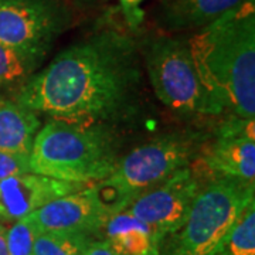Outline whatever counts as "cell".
I'll use <instances>...</instances> for the list:
<instances>
[{"mask_svg": "<svg viewBox=\"0 0 255 255\" xmlns=\"http://www.w3.org/2000/svg\"><path fill=\"white\" fill-rule=\"evenodd\" d=\"M95 184L53 200L28 217L37 233L98 236L110 217Z\"/></svg>", "mask_w": 255, "mask_h": 255, "instance_id": "obj_10", "label": "cell"}, {"mask_svg": "<svg viewBox=\"0 0 255 255\" xmlns=\"http://www.w3.org/2000/svg\"><path fill=\"white\" fill-rule=\"evenodd\" d=\"M92 236L70 233H37L34 255H84Z\"/></svg>", "mask_w": 255, "mask_h": 255, "instance_id": "obj_17", "label": "cell"}, {"mask_svg": "<svg viewBox=\"0 0 255 255\" xmlns=\"http://www.w3.org/2000/svg\"><path fill=\"white\" fill-rule=\"evenodd\" d=\"M146 73L157 100L183 117H217L226 111L207 91L186 40L157 36L143 48Z\"/></svg>", "mask_w": 255, "mask_h": 255, "instance_id": "obj_5", "label": "cell"}, {"mask_svg": "<svg viewBox=\"0 0 255 255\" xmlns=\"http://www.w3.org/2000/svg\"><path fill=\"white\" fill-rule=\"evenodd\" d=\"M255 200V183L236 179L207 182L174 234L169 255H213L247 206Z\"/></svg>", "mask_w": 255, "mask_h": 255, "instance_id": "obj_6", "label": "cell"}, {"mask_svg": "<svg viewBox=\"0 0 255 255\" xmlns=\"http://www.w3.org/2000/svg\"><path fill=\"white\" fill-rule=\"evenodd\" d=\"M213 255H255V200L244 209Z\"/></svg>", "mask_w": 255, "mask_h": 255, "instance_id": "obj_15", "label": "cell"}, {"mask_svg": "<svg viewBox=\"0 0 255 255\" xmlns=\"http://www.w3.org/2000/svg\"><path fill=\"white\" fill-rule=\"evenodd\" d=\"M70 23L64 0H0V43L40 64Z\"/></svg>", "mask_w": 255, "mask_h": 255, "instance_id": "obj_7", "label": "cell"}, {"mask_svg": "<svg viewBox=\"0 0 255 255\" xmlns=\"http://www.w3.org/2000/svg\"><path fill=\"white\" fill-rule=\"evenodd\" d=\"M100 234L119 255H159L153 231L125 210L110 216Z\"/></svg>", "mask_w": 255, "mask_h": 255, "instance_id": "obj_13", "label": "cell"}, {"mask_svg": "<svg viewBox=\"0 0 255 255\" xmlns=\"http://www.w3.org/2000/svg\"><path fill=\"white\" fill-rule=\"evenodd\" d=\"M203 186V180L189 166L137 196L125 211L149 226L162 244L164 238L172 237L182 228Z\"/></svg>", "mask_w": 255, "mask_h": 255, "instance_id": "obj_9", "label": "cell"}, {"mask_svg": "<svg viewBox=\"0 0 255 255\" xmlns=\"http://www.w3.org/2000/svg\"><path fill=\"white\" fill-rule=\"evenodd\" d=\"M114 129L50 119L37 132L30 150V170L64 182L95 184L119 163Z\"/></svg>", "mask_w": 255, "mask_h": 255, "instance_id": "obj_3", "label": "cell"}, {"mask_svg": "<svg viewBox=\"0 0 255 255\" xmlns=\"http://www.w3.org/2000/svg\"><path fill=\"white\" fill-rule=\"evenodd\" d=\"M37 230L30 217L11 223L6 233L9 255H34Z\"/></svg>", "mask_w": 255, "mask_h": 255, "instance_id": "obj_18", "label": "cell"}, {"mask_svg": "<svg viewBox=\"0 0 255 255\" xmlns=\"http://www.w3.org/2000/svg\"><path fill=\"white\" fill-rule=\"evenodd\" d=\"M210 135L183 129L155 137L119 159L114 173L95 183L110 214L125 210L142 193L196 162Z\"/></svg>", "mask_w": 255, "mask_h": 255, "instance_id": "obj_4", "label": "cell"}, {"mask_svg": "<svg viewBox=\"0 0 255 255\" xmlns=\"http://www.w3.org/2000/svg\"><path fill=\"white\" fill-rule=\"evenodd\" d=\"M84 255H119L118 253L114 251V248L105 241V240H94L91 244L88 246L87 251Z\"/></svg>", "mask_w": 255, "mask_h": 255, "instance_id": "obj_20", "label": "cell"}, {"mask_svg": "<svg viewBox=\"0 0 255 255\" xmlns=\"http://www.w3.org/2000/svg\"><path fill=\"white\" fill-rule=\"evenodd\" d=\"M251 0H163L160 21L173 31L204 28Z\"/></svg>", "mask_w": 255, "mask_h": 255, "instance_id": "obj_12", "label": "cell"}, {"mask_svg": "<svg viewBox=\"0 0 255 255\" xmlns=\"http://www.w3.org/2000/svg\"><path fill=\"white\" fill-rule=\"evenodd\" d=\"M142 87L135 40L102 30L58 53L24 82L14 101L50 119L114 129L136 115Z\"/></svg>", "mask_w": 255, "mask_h": 255, "instance_id": "obj_1", "label": "cell"}, {"mask_svg": "<svg viewBox=\"0 0 255 255\" xmlns=\"http://www.w3.org/2000/svg\"><path fill=\"white\" fill-rule=\"evenodd\" d=\"M91 184L64 182L43 174H18L0 182V220L16 223L53 200L80 191Z\"/></svg>", "mask_w": 255, "mask_h": 255, "instance_id": "obj_11", "label": "cell"}, {"mask_svg": "<svg viewBox=\"0 0 255 255\" xmlns=\"http://www.w3.org/2000/svg\"><path fill=\"white\" fill-rule=\"evenodd\" d=\"M41 64L0 43V90L13 94L24 85Z\"/></svg>", "mask_w": 255, "mask_h": 255, "instance_id": "obj_16", "label": "cell"}, {"mask_svg": "<svg viewBox=\"0 0 255 255\" xmlns=\"http://www.w3.org/2000/svg\"><path fill=\"white\" fill-rule=\"evenodd\" d=\"M6 233H7V228L4 227V224L0 221V255H9V251H7V241H6Z\"/></svg>", "mask_w": 255, "mask_h": 255, "instance_id": "obj_22", "label": "cell"}, {"mask_svg": "<svg viewBox=\"0 0 255 255\" xmlns=\"http://www.w3.org/2000/svg\"><path fill=\"white\" fill-rule=\"evenodd\" d=\"M197 74L223 110L255 118V0L187 40Z\"/></svg>", "mask_w": 255, "mask_h": 255, "instance_id": "obj_2", "label": "cell"}, {"mask_svg": "<svg viewBox=\"0 0 255 255\" xmlns=\"http://www.w3.org/2000/svg\"><path fill=\"white\" fill-rule=\"evenodd\" d=\"M191 167L201 180L255 183V118L230 114L210 135Z\"/></svg>", "mask_w": 255, "mask_h": 255, "instance_id": "obj_8", "label": "cell"}, {"mask_svg": "<svg viewBox=\"0 0 255 255\" xmlns=\"http://www.w3.org/2000/svg\"><path fill=\"white\" fill-rule=\"evenodd\" d=\"M118 1L121 3L124 11L127 13L130 23H135L137 18V9H139L140 3L145 1V0H118Z\"/></svg>", "mask_w": 255, "mask_h": 255, "instance_id": "obj_21", "label": "cell"}, {"mask_svg": "<svg viewBox=\"0 0 255 255\" xmlns=\"http://www.w3.org/2000/svg\"><path fill=\"white\" fill-rule=\"evenodd\" d=\"M40 128L37 114L0 95V150L30 153Z\"/></svg>", "mask_w": 255, "mask_h": 255, "instance_id": "obj_14", "label": "cell"}, {"mask_svg": "<svg viewBox=\"0 0 255 255\" xmlns=\"http://www.w3.org/2000/svg\"><path fill=\"white\" fill-rule=\"evenodd\" d=\"M30 172V153L0 150V182Z\"/></svg>", "mask_w": 255, "mask_h": 255, "instance_id": "obj_19", "label": "cell"}]
</instances>
